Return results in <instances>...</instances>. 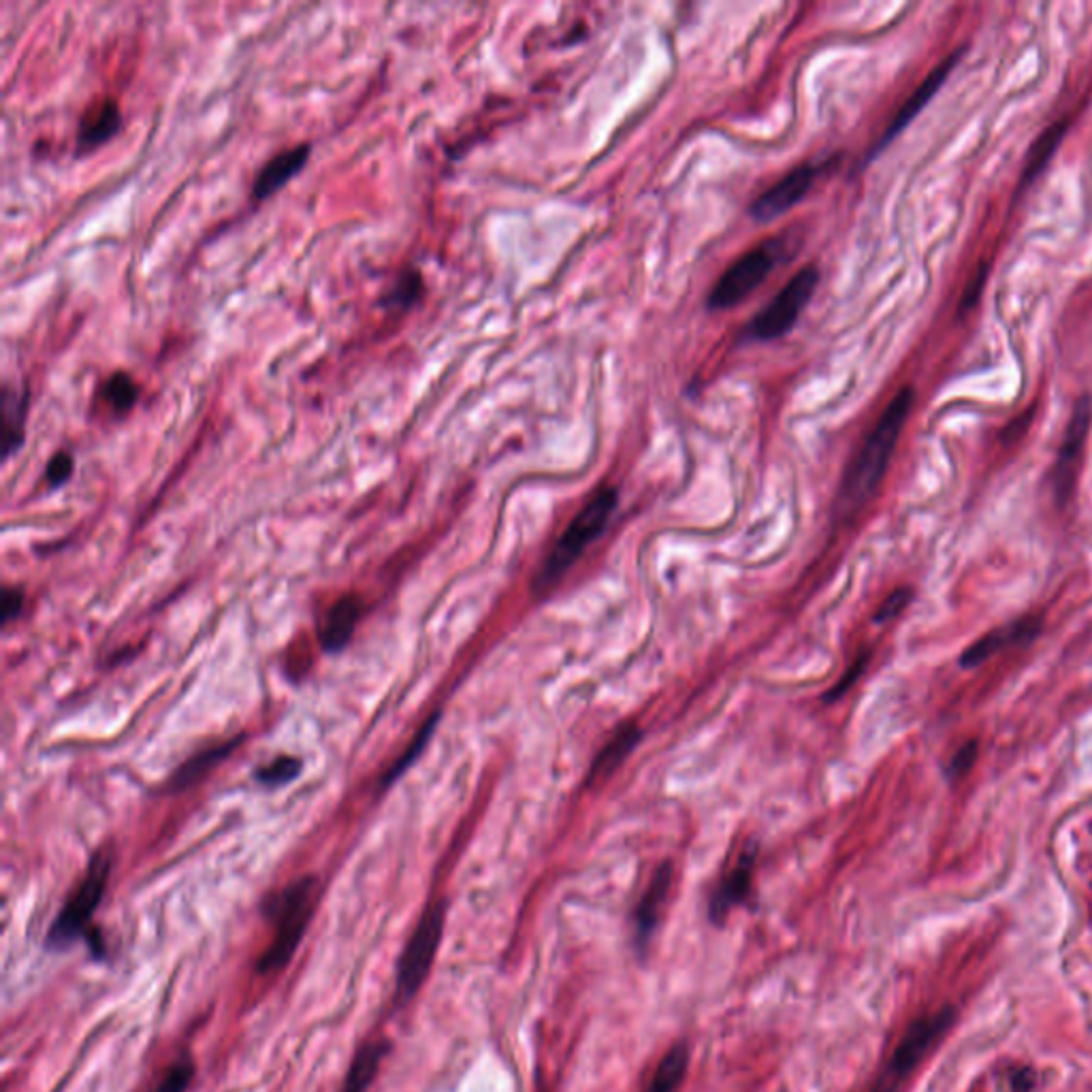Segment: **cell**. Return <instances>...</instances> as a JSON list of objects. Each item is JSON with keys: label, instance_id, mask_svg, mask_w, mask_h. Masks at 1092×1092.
<instances>
[{"label": "cell", "instance_id": "obj_25", "mask_svg": "<svg viewBox=\"0 0 1092 1092\" xmlns=\"http://www.w3.org/2000/svg\"><path fill=\"white\" fill-rule=\"evenodd\" d=\"M303 770V762L299 757L280 756L267 766H260L254 772V779L265 788H280L294 781Z\"/></svg>", "mask_w": 1092, "mask_h": 1092}, {"label": "cell", "instance_id": "obj_31", "mask_svg": "<svg viewBox=\"0 0 1092 1092\" xmlns=\"http://www.w3.org/2000/svg\"><path fill=\"white\" fill-rule=\"evenodd\" d=\"M977 752H979L977 741H968L966 745H963L956 752V756L952 757L950 764H948V777L950 779H959V777L966 775L973 768L975 759H977Z\"/></svg>", "mask_w": 1092, "mask_h": 1092}, {"label": "cell", "instance_id": "obj_30", "mask_svg": "<svg viewBox=\"0 0 1092 1092\" xmlns=\"http://www.w3.org/2000/svg\"><path fill=\"white\" fill-rule=\"evenodd\" d=\"M911 597H914V591H911V589H896V591H894V593H892V595L883 602L882 606H880V611H878V615H875V624H885V621H890V619L898 617V615H901V613L909 606Z\"/></svg>", "mask_w": 1092, "mask_h": 1092}, {"label": "cell", "instance_id": "obj_11", "mask_svg": "<svg viewBox=\"0 0 1092 1092\" xmlns=\"http://www.w3.org/2000/svg\"><path fill=\"white\" fill-rule=\"evenodd\" d=\"M826 165L820 163H804L800 167L792 169L783 179H779L772 188H768L764 195H759L754 206L752 216L757 222H770L786 211L792 210L799 201L806 197V193L813 188L817 177Z\"/></svg>", "mask_w": 1092, "mask_h": 1092}, {"label": "cell", "instance_id": "obj_18", "mask_svg": "<svg viewBox=\"0 0 1092 1092\" xmlns=\"http://www.w3.org/2000/svg\"><path fill=\"white\" fill-rule=\"evenodd\" d=\"M2 457L9 460L20 451L24 442V419H26V393L18 397L9 386L2 388Z\"/></svg>", "mask_w": 1092, "mask_h": 1092}, {"label": "cell", "instance_id": "obj_10", "mask_svg": "<svg viewBox=\"0 0 1092 1092\" xmlns=\"http://www.w3.org/2000/svg\"><path fill=\"white\" fill-rule=\"evenodd\" d=\"M756 858V845H745L734 864L719 878L709 901V916L715 925H723L728 916L747 901L754 883Z\"/></svg>", "mask_w": 1092, "mask_h": 1092}, {"label": "cell", "instance_id": "obj_34", "mask_svg": "<svg viewBox=\"0 0 1092 1092\" xmlns=\"http://www.w3.org/2000/svg\"><path fill=\"white\" fill-rule=\"evenodd\" d=\"M867 660H869V658H862V660H858V664H856V666H853V669H851V671L847 673V676H843V681H840L839 685H837V687L833 689V694H830V700L839 698L840 694H845V689H849V687H851V683H853V681H856V678L860 676V673L864 671V666H867Z\"/></svg>", "mask_w": 1092, "mask_h": 1092}, {"label": "cell", "instance_id": "obj_3", "mask_svg": "<svg viewBox=\"0 0 1092 1092\" xmlns=\"http://www.w3.org/2000/svg\"><path fill=\"white\" fill-rule=\"evenodd\" d=\"M617 506V491L611 487L600 489L583 510L572 519L568 530L561 534L557 545L548 553L538 577H536V591H545L553 588L572 564L585 553L591 543L597 541V536L606 530L613 512Z\"/></svg>", "mask_w": 1092, "mask_h": 1092}, {"label": "cell", "instance_id": "obj_27", "mask_svg": "<svg viewBox=\"0 0 1092 1092\" xmlns=\"http://www.w3.org/2000/svg\"><path fill=\"white\" fill-rule=\"evenodd\" d=\"M193 1078H195V1065L188 1056H184L169 1067L152 1092H186Z\"/></svg>", "mask_w": 1092, "mask_h": 1092}, {"label": "cell", "instance_id": "obj_2", "mask_svg": "<svg viewBox=\"0 0 1092 1092\" xmlns=\"http://www.w3.org/2000/svg\"><path fill=\"white\" fill-rule=\"evenodd\" d=\"M316 901H318V880L314 875H305L287 885L274 898V903L269 905V916L276 922V932L271 945L265 950L258 963V971L263 975L276 973L289 965L312 920Z\"/></svg>", "mask_w": 1092, "mask_h": 1092}, {"label": "cell", "instance_id": "obj_13", "mask_svg": "<svg viewBox=\"0 0 1092 1092\" xmlns=\"http://www.w3.org/2000/svg\"><path fill=\"white\" fill-rule=\"evenodd\" d=\"M1042 626H1044L1042 617H1024V619H1018V621L1008 624L999 630L990 631L966 649L965 653L961 655V666L963 669H977L984 662H988L992 655L1003 651L1006 647L1031 642L1033 638H1037V634L1042 631Z\"/></svg>", "mask_w": 1092, "mask_h": 1092}, {"label": "cell", "instance_id": "obj_12", "mask_svg": "<svg viewBox=\"0 0 1092 1092\" xmlns=\"http://www.w3.org/2000/svg\"><path fill=\"white\" fill-rule=\"evenodd\" d=\"M671 887H673V867L666 862L655 871L653 880L644 890V894L634 911V943H636L638 952H642L651 943L658 926L662 922V916H664L666 905H669Z\"/></svg>", "mask_w": 1092, "mask_h": 1092}, {"label": "cell", "instance_id": "obj_9", "mask_svg": "<svg viewBox=\"0 0 1092 1092\" xmlns=\"http://www.w3.org/2000/svg\"><path fill=\"white\" fill-rule=\"evenodd\" d=\"M1092 399L1091 395H1082L1071 413V419L1067 425L1054 474H1052V487H1054V498L1058 504H1067L1073 496L1076 483H1078V467L1082 462L1084 444L1091 431Z\"/></svg>", "mask_w": 1092, "mask_h": 1092}, {"label": "cell", "instance_id": "obj_4", "mask_svg": "<svg viewBox=\"0 0 1092 1092\" xmlns=\"http://www.w3.org/2000/svg\"><path fill=\"white\" fill-rule=\"evenodd\" d=\"M112 875V853L107 849H98L85 871L84 880L75 887L56 922L47 932V945L54 950H65L73 945L90 925L94 911L98 909L107 883Z\"/></svg>", "mask_w": 1092, "mask_h": 1092}, {"label": "cell", "instance_id": "obj_28", "mask_svg": "<svg viewBox=\"0 0 1092 1092\" xmlns=\"http://www.w3.org/2000/svg\"><path fill=\"white\" fill-rule=\"evenodd\" d=\"M435 721H438V715H433V717L425 723V728L420 730L419 736L415 739V743L408 747V752H406L404 756L399 757V759L395 762V766H393V768L384 775V783L395 781V779H397V777H399V775H402V772H404V770H406V768H408V766H410V764L419 757L420 752H422V747H425V743L429 741V736H431V732H433V728H435Z\"/></svg>", "mask_w": 1092, "mask_h": 1092}, {"label": "cell", "instance_id": "obj_20", "mask_svg": "<svg viewBox=\"0 0 1092 1092\" xmlns=\"http://www.w3.org/2000/svg\"><path fill=\"white\" fill-rule=\"evenodd\" d=\"M689 1067V1048L687 1044H674L671 1050L664 1054L660 1060L651 1082L647 1084L644 1092H676L681 1089L685 1073Z\"/></svg>", "mask_w": 1092, "mask_h": 1092}, {"label": "cell", "instance_id": "obj_24", "mask_svg": "<svg viewBox=\"0 0 1092 1092\" xmlns=\"http://www.w3.org/2000/svg\"><path fill=\"white\" fill-rule=\"evenodd\" d=\"M1067 130V123H1056L1052 125L1044 135H1039V139L1035 141V146L1031 148L1029 152V159H1026V165H1024V173H1022V179L1024 182H1031L1042 169L1048 165V161L1052 159V154L1056 152L1058 143L1062 141V135Z\"/></svg>", "mask_w": 1092, "mask_h": 1092}, {"label": "cell", "instance_id": "obj_32", "mask_svg": "<svg viewBox=\"0 0 1092 1092\" xmlns=\"http://www.w3.org/2000/svg\"><path fill=\"white\" fill-rule=\"evenodd\" d=\"M24 606V591L20 588H4L2 591V624H11Z\"/></svg>", "mask_w": 1092, "mask_h": 1092}, {"label": "cell", "instance_id": "obj_6", "mask_svg": "<svg viewBox=\"0 0 1092 1092\" xmlns=\"http://www.w3.org/2000/svg\"><path fill=\"white\" fill-rule=\"evenodd\" d=\"M444 903H433L425 909L397 965V1001L406 1003L419 992L435 961L442 932H444Z\"/></svg>", "mask_w": 1092, "mask_h": 1092}, {"label": "cell", "instance_id": "obj_33", "mask_svg": "<svg viewBox=\"0 0 1092 1092\" xmlns=\"http://www.w3.org/2000/svg\"><path fill=\"white\" fill-rule=\"evenodd\" d=\"M1035 1087V1073L1031 1069H1020L1011 1076V1092H1031Z\"/></svg>", "mask_w": 1092, "mask_h": 1092}, {"label": "cell", "instance_id": "obj_21", "mask_svg": "<svg viewBox=\"0 0 1092 1092\" xmlns=\"http://www.w3.org/2000/svg\"><path fill=\"white\" fill-rule=\"evenodd\" d=\"M237 745H242V739H233L229 743H222L218 747H211L208 752H201L199 756L190 757L171 779L173 790H186L195 786L199 779H204L216 764H220L224 757L229 756Z\"/></svg>", "mask_w": 1092, "mask_h": 1092}, {"label": "cell", "instance_id": "obj_1", "mask_svg": "<svg viewBox=\"0 0 1092 1092\" xmlns=\"http://www.w3.org/2000/svg\"><path fill=\"white\" fill-rule=\"evenodd\" d=\"M914 406V388H903L885 408L882 419L873 427L864 444L860 446L853 462L849 463L843 485H840L839 506L845 514H851L867 504L878 487L882 485L885 469L894 455L903 427L909 419Z\"/></svg>", "mask_w": 1092, "mask_h": 1092}, {"label": "cell", "instance_id": "obj_29", "mask_svg": "<svg viewBox=\"0 0 1092 1092\" xmlns=\"http://www.w3.org/2000/svg\"><path fill=\"white\" fill-rule=\"evenodd\" d=\"M73 467H75V460L69 451H58L49 463H47V469H45V478L49 483V487H62L71 474H73Z\"/></svg>", "mask_w": 1092, "mask_h": 1092}, {"label": "cell", "instance_id": "obj_22", "mask_svg": "<svg viewBox=\"0 0 1092 1092\" xmlns=\"http://www.w3.org/2000/svg\"><path fill=\"white\" fill-rule=\"evenodd\" d=\"M640 739V730L636 725H624L615 739H611L606 743V747L600 752V756L595 757V764L591 768V777H606L611 775L626 757L630 756L631 750L636 747Z\"/></svg>", "mask_w": 1092, "mask_h": 1092}, {"label": "cell", "instance_id": "obj_23", "mask_svg": "<svg viewBox=\"0 0 1092 1092\" xmlns=\"http://www.w3.org/2000/svg\"><path fill=\"white\" fill-rule=\"evenodd\" d=\"M101 397L116 415H123L135 406V402L139 397V386L127 372H114L109 379L103 382Z\"/></svg>", "mask_w": 1092, "mask_h": 1092}, {"label": "cell", "instance_id": "obj_5", "mask_svg": "<svg viewBox=\"0 0 1092 1092\" xmlns=\"http://www.w3.org/2000/svg\"><path fill=\"white\" fill-rule=\"evenodd\" d=\"M954 1020H956L954 1008H943L911 1022L871 1092L898 1091L901 1084L911 1076V1071L925 1060L926 1054L932 1050L952 1029Z\"/></svg>", "mask_w": 1092, "mask_h": 1092}, {"label": "cell", "instance_id": "obj_14", "mask_svg": "<svg viewBox=\"0 0 1092 1092\" xmlns=\"http://www.w3.org/2000/svg\"><path fill=\"white\" fill-rule=\"evenodd\" d=\"M361 615H363V600L359 595L348 593L336 600L334 606L327 611L318 630L321 647L332 655L346 649V644L350 642L352 634L357 630Z\"/></svg>", "mask_w": 1092, "mask_h": 1092}, {"label": "cell", "instance_id": "obj_8", "mask_svg": "<svg viewBox=\"0 0 1092 1092\" xmlns=\"http://www.w3.org/2000/svg\"><path fill=\"white\" fill-rule=\"evenodd\" d=\"M817 284H820V271L813 265L802 267L779 294L754 316L747 336L754 337L757 341H770L786 336L797 325L804 305L815 293Z\"/></svg>", "mask_w": 1092, "mask_h": 1092}, {"label": "cell", "instance_id": "obj_26", "mask_svg": "<svg viewBox=\"0 0 1092 1092\" xmlns=\"http://www.w3.org/2000/svg\"><path fill=\"white\" fill-rule=\"evenodd\" d=\"M420 291H422V280H420L419 271H404L395 280V284L386 294L384 303H386V307H410L419 299Z\"/></svg>", "mask_w": 1092, "mask_h": 1092}, {"label": "cell", "instance_id": "obj_15", "mask_svg": "<svg viewBox=\"0 0 1092 1092\" xmlns=\"http://www.w3.org/2000/svg\"><path fill=\"white\" fill-rule=\"evenodd\" d=\"M963 56V49H956L954 54H950L939 67L932 69V73L926 78L922 84L918 85V90L905 101V105L901 107V112L894 116V120L890 123L887 130L883 132L882 141L878 146V150H882L883 146H887L903 128L907 127L925 107L926 103L939 92V88L943 85V82L948 80V75L952 73V69L956 67V62L961 60Z\"/></svg>", "mask_w": 1092, "mask_h": 1092}, {"label": "cell", "instance_id": "obj_19", "mask_svg": "<svg viewBox=\"0 0 1092 1092\" xmlns=\"http://www.w3.org/2000/svg\"><path fill=\"white\" fill-rule=\"evenodd\" d=\"M391 1050V1044L386 1039H380V1042H370L365 1044L357 1058L352 1060V1067L346 1076V1082H344V1089L341 1092H365L370 1089V1084L374 1082L376 1073H379L380 1062L384 1060L386 1052Z\"/></svg>", "mask_w": 1092, "mask_h": 1092}, {"label": "cell", "instance_id": "obj_16", "mask_svg": "<svg viewBox=\"0 0 1092 1092\" xmlns=\"http://www.w3.org/2000/svg\"><path fill=\"white\" fill-rule=\"evenodd\" d=\"M310 152H312L310 143H299V146L278 152L274 159H269L254 179V199L263 201L269 195H274L276 190H280L307 163Z\"/></svg>", "mask_w": 1092, "mask_h": 1092}, {"label": "cell", "instance_id": "obj_7", "mask_svg": "<svg viewBox=\"0 0 1092 1092\" xmlns=\"http://www.w3.org/2000/svg\"><path fill=\"white\" fill-rule=\"evenodd\" d=\"M781 242L766 240L750 253L743 254L715 284L707 305L711 310H730L766 282L770 271L779 265Z\"/></svg>", "mask_w": 1092, "mask_h": 1092}, {"label": "cell", "instance_id": "obj_17", "mask_svg": "<svg viewBox=\"0 0 1092 1092\" xmlns=\"http://www.w3.org/2000/svg\"><path fill=\"white\" fill-rule=\"evenodd\" d=\"M120 120H123V114H120V105L116 103V98H98L96 103H92L82 116L80 120V127H78V150L80 152H88V150H94L98 148L101 143L109 141L118 128H120Z\"/></svg>", "mask_w": 1092, "mask_h": 1092}]
</instances>
